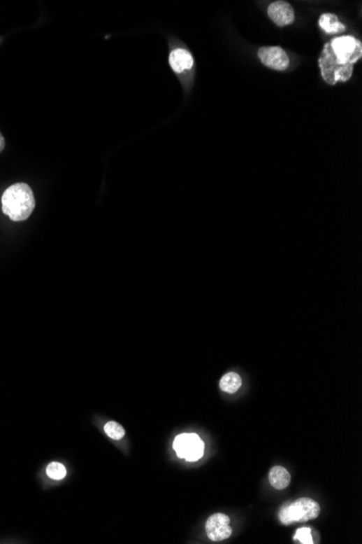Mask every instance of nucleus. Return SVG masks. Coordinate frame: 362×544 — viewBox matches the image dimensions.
Segmentation results:
<instances>
[{
    "instance_id": "obj_1",
    "label": "nucleus",
    "mask_w": 362,
    "mask_h": 544,
    "mask_svg": "<svg viewBox=\"0 0 362 544\" xmlns=\"http://www.w3.org/2000/svg\"><path fill=\"white\" fill-rule=\"evenodd\" d=\"M36 206L34 193L24 183L11 185L6 189L1 197V209L3 214L13 222H22L31 216Z\"/></svg>"
},
{
    "instance_id": "obj_2",
    "label": "nucleus",
    "mask_w": 362,
    "mask_h": 544,
    "mask_svg": "<svg viewBox=\"0 0 362 544\" xmlns=\"http://www.w3.org/2000/svg\"><path fill=\"white\" fill-rule=\"evenodd\" d=\"M319 68L321 71L322 78L328 85H335L338 82H347L353 76V64L340 63L334 56L328 43L324 45L321 55L319 57Z\"/></svg>"
},
{
    "instance_id": "obj_3",
    "label": "nucleus",
    "mask_w": 362,
    "mask_h": 544,
    "mask_svg": "<svg viewBox=\"0 0 362 544\" xmlns=\"http://www.w3.org/2000/svg\"><path fill=\"white\" fill-rule=\"evenodd\" d=\"M320 514V505L310 498H301L289 505H284L279 513V519L283 525L293 522H306L316 519Z\"/></svg>"
},
{
    "instance_id": "obj_4",
    "label": "nucleus",
    "mask_w": 362,
    "mask_h": 544,
    "mask_svg": "<svg viewBox=\"0 0 362 544\" xmlns=\"http://www.w3.org/2000/svg\"><path fill=\"white\" fill-rule=\"evenodd\" d=\"M334 56L344 64H355L361 59V41L353 36H340L332 39L330 43Z\"/></svg>"
},
{
    "instance_id": "obj_5",
    "label": "nucleus",
    "mask_w": 362,
    "mask_h": 544,
    "mask_svg": "<svg viewBox=\"0 0 362 544\" xmlns=\"http://www.w3.org/2000/svg\"><path fill=\"white\" fill-rule=\"evenodd\" d=\"M206 535L212 541L219 542L231 536L230 518L225 514L217 513L210 516L206 522Z\"/></svg>"
},
{
    "instance_id": "obj_6",
    "label": "nucleus",
    "mask_w": 362,
    "mask_h": 544,
    "mask_svg": "<svg viewBox=\"0 0 362 544\" xmlns=\"http://www.w3.org/2000/svg\"><path fill=\"white\" fill-rule=\"evenodd\" d=\"M259 57L263 66L275 71H284L289 68L290 59L281 47H263L259 49Z\"/></svg>"
},
{
    "instance_id": "obj_7",
    "label": "nucleus",
    "mask_w": 362,
    "mask_h": 544,
    "mask_svg": "<svg viewBox=\"0 0 362 544\" xmlns=\"http://www.w3.org/2000/svg\"><path fill=\"white\" fill-rule=\"evenodd\" d=\"M268 15L278 27H287L294 22V10L287 1H275L271 4L268 8Z\"/></svg>"
},
{
    "instance_id": "obj_8",
    "label": "nucleus",
    "mask_w": 362,
    "mask_h": 544,
    "mask_svg": "<svg viewBox=\"0 0 362 544\" xmlns=\"http://www.w3.org/2000/svg\"><path fill=\"white\" fill-rule=\"evenodd\" d=\"M169 64L175 72H184L194 67V57L186 49H175L169 56Z\"/></svg>"
},
{
    "instance_id": "obj_9",
    "label": "nucleus",
    "mask_w": 362,
    "mask_h": 544,
    "mask_svg": "<svg viewBox=\"0 0 362 544\" xmlns=\"http://www.w3.org/2000/svg\"><path fill=\"white\" fill-rule=\"evenodd\" d=\"M269 482L277 490H283L290 484V473L282 466L273 467L269 472Z\"/></svg>"
},
{
    "instance_id": "obj_10",
    "label": "nucleus",
    "mask_w": 362,
    "mask_h": 544,
    "mask_svg": "<svg viewBox=\"0 0 362 544\" xmlns=\"http://www.w3.org/2000/svg\"><path fill=\"white\" fill-rule=\"evenodd\" d=\"M319 27H321L328 34H338L345 31V25L340 22V20L333 13H324L319 19Z\"/></svg>"
},
{
    "instance_id": "obj_11",
    "label": "nucleus",
    "mask_w": 362,
    "mask_h": 544,
    "mask_svg": "<svg viewBox=\"0 0 362 544\" xmlns=\"http://www.w3.org/2000/svg\"><path fill=\"white\" fill-rule=\"evenodd\" d=\"M220 389L227 393H236L241 388L242 379L237 372H228L220 380Z\"/></svg>"
},
{
    "instance_id": "obj_12",
    "label": "nucleus",
    "mask_w": 362,
    "mask_h": 544,
    "mask_svg": "<svg viewBox=\"0 0 362 544\" xmlns=\"http://www.w3.org/2000/svg\"><path fill=\"white\" fill-rule=\"evenodd\" d=\"M196 439H198V435H196V433H184V435H178L175 439L174 442V449L176 451L177 455L180 459H184V452H186L189 445L194 442V441H196Z\"/></svg>"
},
{
    "instance_id": "obj_13",
    "label": "nucleus",
    "mask_w": 362,
    "mask_h": 544,
    "mask_svg": "<svg viewBox=\"0 0 362 544\" xmlns=\"http://www.w3.org/2000/svg\"><path fill=\"white\" fill-rule=\"evenodd\" d=\"M204 453V443L200 438L198 440L194 441L189 445L186 452H184V459H186L189 462H194V461L200 460L201 457L203 456Z\"/></svg>"
},
{
    "instance_id": "obj_14",
    "label": "nucleus",
    "mask_w": 362,
    "mask_h": 544,
    "mask_svg": "<svg viewBox=\"0 0 362 544\" xmlns=\"http://www.w3.org/2000/svg\"><path fill=\"white\" fill-rule=\"evenodd\" d=\"M104 431L106 435H109L110 438L114 439V440H120L125 435V429L123 428V426L120 425L116 421H109L104 426Z\"/></svg>"
},
{
    "instance_id": "obj_15",
    "label": "nucleus",
    "mask_w": 362,
    "mask_h": 544,
    "mask_svg": "<svg viewBox=\"0 0 362 544\" xmlns=\"http://www.w3.org/2000/svg\"><path fill=\"white\" fill-rule=\"evenodd\" d=\"M47 475L55 480H61L66 475V469L61 463H50L47 467Z\"/></svg>"
},
{
    "instance_id": "obj_16",
    "label": "nucleus",
    "mask_w": 362,
    "mask_h": 544,
    "mask_svg": "<svg viewBox=\"0 0 362 544\" xmlns=\"http://www.w3.org/2000/svg\"><path fill=\"white\" fill-rule=\"evenodd\" d=\"M294 540L300 541L303 544H312L314 543V539H312V530L310 528H300L297 530L296 533L294 536Z\"/></svg>"
},
{
    "instance_id": "obj_17",
    "label": "nucleus",
    "mask_w": 362,
    "mask_h": 544,
    "mask_svg": "<svg viewBox=\"0 0 362 544\" xmlns=\"http://www.w3.org/2000/svg\"><path fill=\"white\" fill-rule=\"evenodd\" d=\"M6 146L5 138H3V134L0 133V153L3 151V148Z\"/></svg>"
}]
</instances>
